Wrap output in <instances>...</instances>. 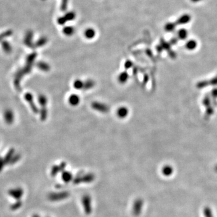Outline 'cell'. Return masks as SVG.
I'll use <instances>...</instances> for the list:
<instances>
[{"instance_id": "7402d4cb", "label": "cell", "mask_w": 217, "mask_h": 217, "mask_svg": "<svg viewBox=\"0 0 217 217\" xmlns=\"http://www.w3.org/2000/svg\"><path fill=\"white\" fill-rule=\"evenodd\" d=\"M46 115H47V112H46V110L44 109L41 112V117H42V119H45L46 117Z\"/></svg>"}, {"instance_id": "7a4b0ae2", "label": "cell", "mask_w": 217, "mask_h": 217, "mask_svg": "<svg viewBox=\"0 0 217 217\" xmlns=\"http://www.w3.org/2000/svg\"><path fill=\"white\" fill-rule=\"evenodd\" d=\"M92 108L101 113H106L109 110L108 106L103 103L99 102H94L92 104Z\"/></svg>"}, {"instance_id": "603a6c76", "label": "cell", "mask_w": 217, "mask_h": 217, "mask_svg": "<svg viewBox=\"0 0 217 217\" xmlns=\"http://www.w3.org/2000/svg\"><path fill=\"white\" fill-rule=\"evenodd\" d=\"M5 163H6L4 162V160L1 159V158H0V172L2 170L3 167H4V165H5Z\"/></svg>"}, {"instance_id": "4fadbf2b", "label": "cell", "mask_w": 217, "mask_h": 217, "mask_svg": "<svg viewBox=\"0 0 217 217\" xmlns=\"http://www.w3.org/2000/svg\"><path fill=\"white\" fill-rule=\"evenodd\" d=\"M21 206H22V202L20 200H18L17 202H15V203L12 205L10 208L13 210H16L21 208Z\"/></svg>"}, {"instance_id": "d6986e66", "label": "cell", "mask_w": 217, "mask_h": 217, "mask_svg": "<svg viewBox=\"0 0 217 217\" xmlns=\"http://www.w3.org/2000/svg\"><path fill=\"white\" fill-rule=\"evenodd\" d=\"M19 159H20V156L17 154V155L15 156V157H12V160L10 161V162L9 163H10V164H13V163L18 162V161L19 160Z\"/></svg>"}, {"instance_id": "9c48e42d", "label": "cell", "mask_w": 217, "mask_h": 217, "mask_svg": "<svg viewBox=\"0 0 217 217\" xmlns=\"http://www.w3.org/2000/svg\"><path fill=\"white\" fill-rule=\"evenodd\" d=\"M95 82L92 80H88L84 82V89H90L95 86Z\"/></svg>"}, {"instance_id": "277c9868", "label": "cell", "mask_w": 217, "mask_h": 217, "mask_svg": "<svg viewBox=\"0 0 217 217\" xmlns=\"http://www.w3.org/2000/svg\"><path fill=\"white\" fill-rule=\"evenodd\" d=\"M128 114V110L126 107H121L118 109V117L120 118H125Z\"/></svg>"}, {"instance_id": "6da1fadb", "label": "cell", "mask_w": 217, "mask_h": 217, "mask_svg": "<svg viewBox=\"0 0 217 217\" xmlns=\"http://www.w3.org/2000/svg\"><path fill=\"white\" fill-rule=\"evenodd\" d=\"M9 194L13 199L19 200L24 194V190L21 188H16L9 190Z\"/></svg>"}, {"instance_id": "9a60e30c", "label": "cell", "mask_w": 217, "mask_h": 217, "mask_svg": "<svg viewBox=\"0 0 217 217\" xmlns=\"http://www.w3.org/2000/svg\"><path fill=\"white\" fill-rule=\"evenodd\" d=\"M6 121L8 122L9 123H10L11 122H12V120H13V115L12 113L11 112H7L6 113Z\"/></svg>"}, {"instance_id": "30bf717a", "label": "cell", "mask_w": 217, "mask_h": 217, "mask_svg": "<svg viewBox=\"0 0 217 217\" xmlns=\"http://www.w3.org/2000/svg\"><path fill=\"white\" fill-rule=\"evenodd\" d=\"M75 17H76L75 13L74 12H70L66 13L64 17L66 19V21H73L75 18Z\"/></svg>"}, {"instance_id": "ba28073f", "label": "cell", "mask_w": 217, "mask_h": 217, "mask_svg": "<svg viewBox=\"0 0 217 217\" xmlns=\"http://www.w3.org/2000/svg\"><path fill=\"white\" fill-rule=\"evenodd\" d=\"M74 87L75 89L80 90L83 88H84V82L81 81L80 79H77L76 80H75L74 82Z\"/></svg>"}, {"instance_id": "ffe728a7", "label": "cell", "mask_w": 217, "mask_h": 217, "mask_svg": "<svg viewBox=\"0 0 217 217\" xmlns=\"http://www.w3.org/2000/svg\"><path fill=\"white\" fill-rule=\"evenodd\" d=\"M133 66V63L132 61L130 60H127L126 62H125V64H124V67L126 70H128L130 68H132Z\"/></svg>"}, {"instance_id": "2e32d148", "label": "cell", "mask_w": 217, "mask_h": 217, "mask_svg": "<svg viewBox=\"0 0 217 217\" xmlns=\"http://www.w3.org/2000/svg\"><path fill=\"white\" fill-rule=\"evenodd\" d=\"M39 103L42 106H44L45 104H46L47 99H46V98L45 97L44 95H40L39 97Z\"/></svg>"}, {"instance_id": "8992f818", "label": "cell", "mask_w": 217, "mask_h": 217, "mask_svg": "<svg viewBox=\"0 0 217 217\" xmlns=\"http://www.w3.org/2000/svg\"><path fill=\"white\" fill-rule=\"evenodd\" d=\"M128 79V74L127 72L124 71V72H121L118 77V81L121 83V84H124L125 83H126L127 80Z\"/></svg>"}, {"instance_id": "ac0fdd59", "label": "cell", "mask_w": 217, "mask_h": 217, "mask_svg": "<svg viewBox=\"0 0 217 217\" xmlns=\"http://www.w3.org/2000/svg\"><path fill=\"white\" fill-rule=\"evenodd\" d=\"M204 212H205V217H213L212 212H211V210H210V209L209 208H205V210H204Z\"/></svg>"}, {"instance_id": "5bb4252c", "label": "cell", "mask_w": 217, "mask_h": 217, "mask_svg": "<svg viewBox=\"0 0 217 217\" xmlns=\"http://www.w3.org/2000/svg\"><path fill=\"white\" fill-rule=\"evenodd\" d=\"M38 67L41 69L43 71H48L49 69H50V66L48 64H46V63H44V62H41V63H38Z\"/></svg>"}, {"instance_id": "8fae6325", "label": "cell", "mask_w": 217, "mask_h": 217, "mask_svg": "<svg viewBox=\"0 0 217 217\" xmlns=\"http://www.w3.org/2000/svg\"><path fill=\"white\" fill-rule=\"evenodd\" d=\"M173 171L172 168L170 166H166L163 168V173L165 176H170Z\"/></svg>"}, {"instance_id": "e0dca14e", "label": "cell", "mask_w": 217, "mask_h": 217, "mask_svg": "<svg viewBox=\"0 0 217 217\" xmlns=\"http://www.w3.org/2000/svg\"><path fill=\"white\" fill-rule=\"evenodd\" d=\"M68 4V0H62L61 3V10L65 12L66 10Z\"/></svg>"}, {"instance_id": "5b68a950", "label": "cell", "mask_w": 217, "mask_h": 217, "mask_svg": "<svg viewBox=\"0 0 217 217\" xmlns=\"http://www.w3.org/2000/svg\"><path fill=\"white\" fill-rule=\"evenodd\" d=\"M95 31L93 28H89L85 30L84 36L88 39H92L95 37Z\"/></svg>"}, {"instance_id": "44dd1931", "label": "cell", "mask_w": 217, "mask_h": 217, "mask_svg": "<svg viewBox=\"0 0 217 217\" xmlns=\"http://www.w3.org/2000/svg\"><path fill=\"white\" fill-rule=\"evenodd\" d=\"M57 21H58V23H59L60 25H64V24L66 22V19L64 17L59 18Z\"/></svg>"}, {"instance_id": "3957f363", "label": "cell", "mask_w": 217, "mask_h": 217, "mask_svg": "<svg viewBox=\"0 0 217 217\" xmlns=\"http://www.w3.org/2000/svg\"><path fill=\"white\" fill-rule=\"evenodd\" d=\"M69 103L72 106H77L80 101V99L79 95L76 94H72L69 98Z\"/></svg>"}, {"instance_id": "7c38bea8", "label": "cell", "mask_w": 217, "mask_h": 217, "mask_svg": "<svg viewBox=\"0 0 217 217\" xmlns=\"http://www.w3.org/2000/svg\"><path fill=\"white\" fill-rule=\"evenodd\" d=\"M13 152H13V150H10V151L9 152V153H7V154L6 155V156L5 159H4V162H5L6 163H8L10 162V161L12 160V157H13Z\"/></svg>"}, {"instance_id": "cb8c5ba5", "label": "cell", "mask_w": 217, "mask_h": 217, "mask_svg": "<svg viewBox=\"0 0 217 217\" xmlns=\"http://www.w3.org/2000/svg\"><path fill=\"white\" fill-rule=\"evenodd\" d=\"M195 43L194 42H191L190 43H188V48L189 49H194V47L195 46Z\"/></svg>"}, {"instance_id": "52a82bcc", "label": "cell", "mask_w": 217, "mask_h": 217, "mask_svg": "<svg viewBox=\"0 0 217 217\" xmlns=\"http://www.w3.org/2000/svg\"><path fill=\"white\" fill-rule=\"evenodd\" d=\"M75 29L74 27L71 26H66L64 27L63 29V33L65 35L67 36H72L74 33Z\"/></svg>"}, {"instance_id": "d4e9b609", "label": "cell", "mask_w": 217, "mask_h": 217, "mask_svg": "<svg viewBox=\"0 0 217 217\" xmlns=\"http://www.w3.org/2000/svg\"><path fill=\"white\" fill-rule=\"evenodd\" d=\"M33 217H39L38 215H33Z\"/></svg>"}]
</instances>
